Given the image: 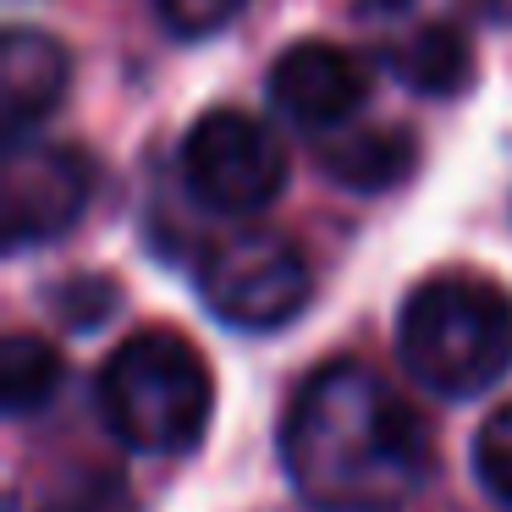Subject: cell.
<instances>
[{"instance_id": "ba28073f", "label": "cell", "mask_w": 512, "mask_h": 512, "mask_svg": "<svg viewBox=\"0 0 512 512\" xmlns=\"http://www.w3.org/2000/svg\"><path fill=\"white\" fill-rule=\"evenodd\" d=\"M67 78L72 61L50 34L6 28V39H0V122H6L12 144H23L28 127L56 111L61 94H67Z\"/></svg>"}, {"instance_id": "7c38bea8", "label": "cell", "mask_w": 512, "mask_h": 512, "mask_svg": "<svg viewBox=\"0 0 512 512\" xmlns=\"http://www.w3.org/2000/svg\"><path fill=\"white\" fill-rule=\"evenodd\" d=\"M56 386H61L56 347L28 331L6 336V347H0V402H6V413H39L56 397Z\"/></svg>"}, {"instance_id": "4fadbf2b", "label": "cell", "mask_w": 512, "mask_h": 512, "mask_svg": "<svg viewBox=\"0 0 512 512\" xmlns=\"http://www.w3.org/2000/svg\"><path fill=\"white\" fill-rule=\"evenodd\" d=\"M474 474L501 507H512V402H501L474 435Z\"/></svg>"}, {"instance_id": "5b68a950", "label": "cell", "mask_w": 512, "mask_h": 512, "mask_svg": "<svg viewBox=\"0 0 512 512\" xmlns=\"http://www.w3.org/2000/svg\"><path fill=\"white\" fill-rule=\"evenodd\" d=\"M177 171H182V188L193 193V204H204V210L259 215L287 182V155H281L276 133L259 116L221 105V111H204L182 133Z\"/></svg>"}, {"instance_id": "30bf717a", "label": "cell", "mask_w": 512, "mask_h": 512, "mask_svg": "<svg viewBox=\"0 0 512 512\" xmlns=\"http://www.w3.org/2000/svg\"><path fill=\"white\" fill-rule=\"evenodd\" d=\"M391 72L408 83L413 94H430V100H452L474 83V45L457 34L452 23H419L386 50Z\"/></svg>"}, {"instance_id": "6da1fadb", "label": "cell", "mask_w": 512, "mask_h": 512, "mask_svg": "<svg viewBox=\"0 0 512 512\" xmlns=\"http://www.w3.org/2000/svg\"><path fill=\"white\" fill-rule=\"evenodd\" d=\"M281 468L320 512H397L430 474V430L386 375L331 358L281 419Z\"/></svg>"}, {"instance_id": "52a82bcc", "label": "cell", "mask_w": 512, "mask_h": 512, "mask_svg": "<svg viewBox=\"0 0 512 512\" xmlns=\"http://www.w3.org/2000/svg\"><path fill=\"white\" fill-rule=\"evenodd\" d=\"M265 83H270V105H276L287 122L314 127V133L347 127V116H353L369 94V72L358 67L342 45H325V39L287 45L270 61Z\"/></svg>"}, {"instance_id": "9a60e30c", "label": "cell", "mask_w": 512, "mask_h": 512, "mask_svg": "<svg viewBox=\"0 0 512 512\" xmlns=\"http://www.w3.org/2000/svg\"><path fill=\"white\" fill-rule=\"evenodd\" d=\"M474 6L490 17V23H512V0H474Z\"/></svg>"}, {"instance_id": "8fae6325", "label": "cell", "mask_w": 512, "mask_h": 512, "mask_svg": "<svg viewBox=\"0 0 512 512\" xmlns=\"http://www.w3.org/2000/svg\"><path fill=\"white\" fill-rule=\"evenodd\" d=\"M28 512H138V501L122 468L78 457V463H61L56 474L39 479Z\"/></svg>"}, {"instance_id": "7a4b0ae2", "label": "cell", "mask_w": 512, "mask_h": 512, "mask_svg": "<svg viewBox=\"0 0 512 512\" xmlns=\"http://www.w3.org/2000/svg\"><path fill=\"white\" fill-rule=\"evenodd\" d=\"M100 424L127 452L171 457L204 441L215 413V375L182 331H133L94 375Z\"/></svg>"}, {"instance_id": "8992f818", "label": "cell", "mask_w": 512, "mask_h": 512, "mask_svg": "<svg viewBox=\"0 0 512 512\" xmlns=\"http://www.w3.org/2000/svg\"><path fill=\"white\" fill-rule=\"evenodd\" d=\"M94 199V160L78 144H12L0 171V226L12 248L61 237Z\"/></svg>"}, {"instance_id": "3957f363", "label": "cell", "mask_w": 512, "mask_h": 512, "mask_svg": "<svg viewBox=\"0 0 512 512\" xmlns=\"http://www.w3.org/2000/svg\"><path fill=\"white\" fill-rule=\"evenodd\" d=\"M397 353L419 386L474 397L512 369V298L485 276H430L402 298Z\"/></svg>"}, {"instance_id": "5bb4252c", "label": "cell", "mask_w": 512, "mask_h": 512, "mask_svg": "<svg viewBox=\"0 0 512 512\" xmlns=\"http://www.w3.org/2000/svg\"><path fill=\"white\" fill-rule=\"evenodd\" d=\"M243 6L248 0H155V17L177 39H204V34H221Z\"/></svg>"}, {"instance_id": "9c48e42d", "label": "cell", "mask_w": 512, "mask_h": 512, "mask_svg": "<svg viewBox=\"0 0 512 512\" xmlns=\"http://www.w3.org/2000/svg\"><path fill=\"white\" fill-rule=\"evenodd\" d=\"M413 160H419L413 133H402V127H375V122H358V127L347 122L320 144V171L331 182H342V188H358V193L397 188L413 171Z\"/></svg>"}, {"instance_id": "277c9868", "label": "cell", "mask_w": 512, "mask_h": 512, "mask_svg": "<svg viewBox=\"0 0 512 512\" xmlns=\"http://www.w3.org/2000/svg\"><path fill=\"white\" fill-rule=\"evenodd\" d=\"M199 298L237 331H281L309 303V259L281 232H232L199 254Z\"/></svg>"}]
</instances>
